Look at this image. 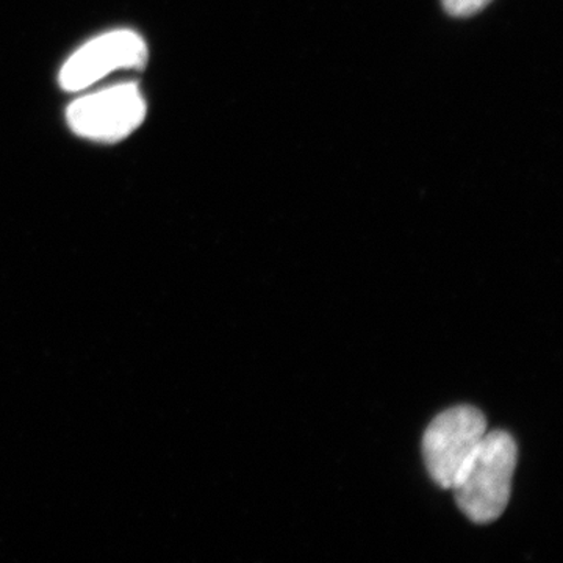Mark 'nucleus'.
I'll list each match as a JSON object with an SVG mask.
<instances>
[{
	"mask_svg": "<svg viewBox=\"0 0 563 563\" xmlns=\"http://www.w3.org/2000/svg\"><path fill=\"white\" fill-rule=\"evenodd\" d=\"M444 10L453 16L465 18L479 13L492 0H442Z\"/></svg>",
	"mask_w": 563,
	"mask_h": 563,
	"instance_id": "obj_5",
	"label": "nucleus"
},
{
	"mask_svg": "<svg viewBox=\"0 0 563 563\" xmlns=\"http://www.w3.org/2000/svg\"><path fill=\"white\" fill-rule=\"evenodd\" d=\"M146 110L139 85L124 84L77 99L68 107L66 120L84 139L117 143L143 124Z\"/></svg>",
	"mask_w": 563,
	"mask_h": 563,
	"instance_id": "obj_3",
	"label": "nucleus"
},
{
	"mask_svg": "<svg viewBox=\"0 0 563 563\" xmlns=\"http://www.w3.org/2000/svg\"><path fill=\"white\" fill-rule=\"evenodd\" d=\"M488 432L487 420L473 406H457L433 418L422 437L426 468L442 488H453L463 466Z\"/></svg>",
	"mask_w": 563,
	"mask_h": 563,
	"instance_id": "obj_2",
	"label": "nucleus"
},
{
	"mask_svg": "<svg viewBox=\"0 0 563 563\" xmlns=\"http://www.w3.org/2000/svg\"><path fill=\"white\" fill-rule=\"evenodd\" d=\"M517 461V443L510 433H485L451 488L459 509L473 523L487 525L501 517L510 501Z\"/></svg>",
	"mask_w": 563,
	"mask_h": 563,
	"instance_id": "obj_1",
	"label": "nucleus"
},
{
	"mask_svg": "<svg viewBox=\"0 0 563 563\" xmlns=\"http://www.w3.org/2000/svg\"><path fill=\"white\" fill-rule=\"evenodd\" d=\"M147 46L139 33L114 31L81 46L70 55L60 73L66 91H81L118 69H140L146 65Z\"/></svg>",
	"mask_w": 563,
	"mask_h": 563,
	"instance_id": "obj_4",
	"label": "nucleus"
}]
</instances>
